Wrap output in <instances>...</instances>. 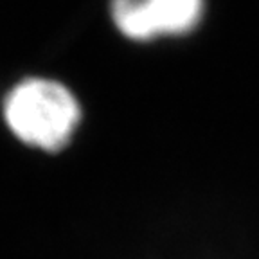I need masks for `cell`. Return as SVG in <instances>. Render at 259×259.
I'll return each mask as SVG.
<instances>
[{
    "instance_id": "7a4b0ae2",
    "label": "cell",
    "mask_w": 259,
    "mask_h": 259,
    "mask_svg": "<svg viewBox=\"0 0 259 259\" xmlns=\"http://www.w3.org/2000/svg\"><path fill=\"white\" fill-rule=\"evenodd\" d=\"M203 0H112V18L126 38L178 36L202 20Z\"/></svg>"
},
{
    "instance_id": "6da1fadb",
    "label": "cell",
    "mask_w": 259,
    "mask_h": 259,
    "mask_svg": "<svg viewBox=\"0 0 259 259\" xmlns=\"http://www.w3.org/2000/svg\"><path fill=\"white\" fill-rule=\"evenodd\" d=\"M0 117L18 144L56 155L70 146L83 110L65 83L47 76H25L2 96Z\"/></svg>"
}]
</instances>
